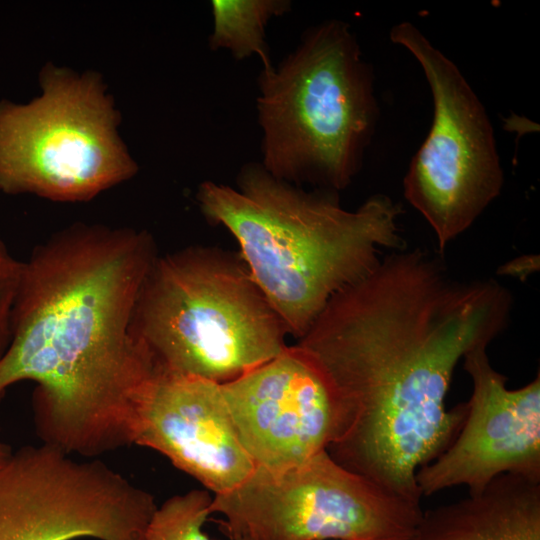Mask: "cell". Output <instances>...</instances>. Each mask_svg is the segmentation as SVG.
I'll return each mask as SVG.
<instances>
[{
    "mask_svg": "<svg viewBox=\"0 0 540 540\" xmlns=\"http://www.w3.org/2000/svg\"><path fill=\"white\" fill-rule=\"evenodd\" d=\"M238 540H245V539H238Z\"/></svg>",
    "mask_w": 540,
    "mask_h": 540,
    "instance_id": "cell-18",
    "label": "cell"
},
{
    "mask_svg": "<svg viewBox=\"0 0 540 540\" xmlns=\"http://www.w3.org/2000/svg\"><path fill=\"white\" fill-rule=\"evenodd\" d=\"M148 491L99 459L26 445L0 467V540H143Z\"/></svg>",
    "mask_w": 540,
    "mask_h": 540,
    "instance_id": "cell-9",
    "label": "cell"
},
{
    "mask_svg": "<svg viewBox=\"0 0 540 540\" xmlns=\"http://www.w3.org/2000/svg\"><path fill=\"white\" fill-rule=\"evenodd\" d=\"M291 10L288 0H212L211 50H227L236 60L256 55L263 67L272 65L266 41L269 21Z\"/></svg>",
    "mask_w": 540,
    "mask_h": 540,
    "instance_id": "cell-14",
    "label": "cell"
},
{
    "mask_svg": "<svg viewBox=\"0 0 540 540\" xmlns=\"http://www.w3.org/2000/svg\"><path fill=\"white\" fill-rule=\"evenodd\" d=\"M133 444L159 452L213 495L234 489L255 469L221 384L199 377L154 370L138 406Z\"/></svg>",
    "mask_w": 540,
    "mask_h": 540,
    "instance_id": "cell-12",
    "label": "cell"
},
{
    "mask_svg": "<svg viewBox=\"0 0 540 540\" xmlns=\"http://www.w3.org/2000/svg\"><path fill=\"white\" fill-rule=\"evenodd\" d=\"M158 255L147 231L75 226L23 262L0 400L18 382L36 383L43 443L85 458L133 444L154 372L134 317Z\"/></svg>",
    "mask_w": 540,
    "mask_h": 540,
    "instance_id": "cell-2",
    "label": "cell"
},
{
    "mask_svg": "<svg viewBox=\"0 0 540 540\" xmlns=\"http://www.w3.org/2000/svg\"><path fill=\"white\" fill-rule=\"evenodd\" d=\"M390 39L414 56L431 91V128L410 162L403 187L406 200L428 222L443 250L502 190L504 172L494 130L456 64L415 25L396 24Z\"/></svg>",
    "mask_w": 540,
    "mask_h": 540,
    "instance_id": "cell-8",
    "label": "cell"
},
{
    "mask_svg": "<svg viewBox=\"0 0 540 540\" xmlns=\"http://www.w3.org/2000/svg\"><path fill=\"white\" fill-rule=\"evenodd\" d=\"M238 440L255 468L280 471L328 449L336 434L331 387L297 344L221 384Z\"/></svg>",
    "mask_w": 540,
    "mask_h": 540,
    "instance_id": "cell-10",
    "label": "cell"
},
{
    "mask_svg": "<svg viewBox=\"0 0 540 540\" xmlns=\"http://www.w3.org/2000/svg\"><path fill=\"white\" fill-rule=\"evenodd\" d=\"M256 107L267 172L297 186L345 189L379 118L372 69L350 25L312 26L277 66L262 68Z\"/></svg>",
    "mask_w": 540,
    "mask_h": 540,
    "instance_id": "cell-4",
    "label": "cell"
},
{
    "mask_svg": "<svg viewBox=\"0 0 540 540\" xmlns=\"http://www.w3.org/2000/svg\"><path fill=\"white\" fill-rule=\"evenodd\" d=\"M408 540H540V480L502 474L477 493L423 511Z\"/></svg>",
    "mask_w": 540,
    "mask_h": 540,
    "instance_id": "cell-13",
    "label": "cell"
},
{
    "mask_svg": "<svg viewBox=\"0 0 540 540\" xmlns=\"http://www.w3.org/2000/svg\"><path fill=\"white\" fill-rule=\"evenodd\" d=\"M115 121L94 78L51 71L38 99L0 103V190L79 201L129 178Z\"/></svg>",
    "mask_w": 540,
    "mask_h": 540,
    "instance_id": "cell-6",
    "label": "cell"
},
{
    "mask_svg": "<svg viewBox=\"0 0 540 540\" xmlns=\"http://www.w3.org/2000/svg\"><path fill=\"white\" fill-rule=\"evenodd\" d=\"M11 447L3 440L0 429V467H2L12 455Z\"/></svg>",
    "mask_w": 540,
    "mask_h": 540,
    "instance_id": "cell-17",
    "label": "cell"
},
{
    "mask_svg": "<svg viewBox=\"0 0 540 540\" xmlns=\"http://www.w3.org/2000/svg\"><path fill=\"white\" fill-rule=\"evenodd\" d=\"M23 261L16 259L0 240V359L11 340V323Z\"/></svg>",
    "mask_w": 540,
    "mask_h": 540,
    "instance_id": "cell-16",
    "label": "cell"
},
{
    "mask_svg": "<svg viewBox=\"0 0 540 540\" xmlns=\"http://www.w3.org/2000/svg\"><path fill=\"white\" fill-rule=\"evenodd\" d=\"M486 350L463 357L472 381L466 416L449 446L417 471L421 496L461 485L474 494L506 473L540 480V376L509 389Z\"/></svg>",
    "mask_w": 540,
    "mask_h": 540,
    "instance_id": "cell-11",
    "label": "cell"
},
{
    "mask_svg": "<svg viewBox=\"0 0 540 540\" xmlns=\"http://www.w3.org/2000/svg\"><path fill=\"white\" fill-rule=\"evenodd\" d=\"M197 200L205 218L237 241L251 278L300 339L337 293L368 276L385 250L405 248L401 207L376 194L355 210L338 192L307 191L267 172L240 169L236 187L204 181Z\"/></svg>",
    "mask_w": 540,
    "mask_h": 540,
    "instance_id": "cell-3",
    "label": "cell"
},
{
    "mask_svg": "<svg viewBox=\"0 0 540 540\" xmlns=\"http://www.w3.org/2000/svg\"><path fill=\"white\" fill-rule=\"evenodd\" d=\"M511 308L498 282L457 280L428 253L406 248L332 297L297 343L335 399L330 456L420 502L417 471L449 446L466 416V403L446 405L454 369L504 330Z\"/></svg>",
    "mask_w": 540,
    "mask_h": 540,
    "instance_id": "cell-1",
    "label": "cell"
},
{
    "mask_svg": "<svg viewBox=\"0 0 540 540\" xmlns=\"http://www.w3.org/2000/svg\"><path fill=\"white\" fill-rule=\"evenodd\" d=\"M134 329L155 369L218 384L278 355L288 335L240 255L205 246L158 255Z\"/></svg>",
    "mask_w": 540,
    "mask_h": 540,
    "instance_id": "cell-5",
    "label": "cell"
},
{
    "mask_svg": "<svg viewBox=\"0 0 540 540\" xmlns=\"http://www.w3.org/2000/svg\"><path fill=\"white\" fill-rule=\"evenodd\" d=\"M210 508L231 540H408L423 513L327 450L284 470L255 468Z\"/></svg>",
    "mask_w": 540,
    "mask_h": 540,
    "instance_id": "cell-7",
    "label": "cell"
},
{
    "mask_svg": "<svg viewBox=\"0 0 540 540\" xmlns=\"http://www.w3.org/2000/svg\"><path fill=\"white\" fill-rule=\"evenodd\" d=\"M212 499L204 489L168 498L153 512L143 540H211L203 526L212 514Z\"/></svg>",
    "mask_w": 540,
    "mask_h": 540,
    "instance_id": "cell-15",
    "label": "cell"
}]
</instances>
